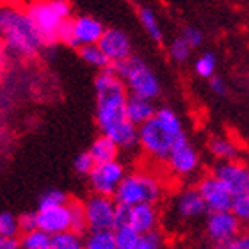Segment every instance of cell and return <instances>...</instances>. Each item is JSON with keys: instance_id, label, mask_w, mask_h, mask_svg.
<instances>
[{"instance_id": "cell-1", "label": "cell", "mask_w": 249, "mask_h": 249, "mask_svg": "<svg viewBox=\"0 0 249 249\" xmlns=\"http://www.w3.org/2000/svg\"><path fill=\"white\" fill-rule=\"evenodd\" d=\"M96 91V124L100 134L114 141L120 151H135L139 148L137 126L124 116V100L128 91L110 66L102 68L94 78Z\"/></svg>"}, {"instance_id": "cell-2", "label": "cell", "mask_w": 249, "mask_h": 249, "mask_svg": "<svg viewBox=\"0 0 249 249\" xmlns=\"http://www.w3.org/2000/svg\"><path fill=\"white\" fill-rule=\"evenodd\" d=\"M0 43L13 57L32 59L41 52L43 41L25 9L0 4Z\"/></svg>"}, {"instance_id": "cell-3", "label": "cell", "mask_w": 249, "mask_h": 249, "mask_svg": "<svg viewBox=\"0 0 249 249\" xmlns=\"http://www.w3.org/2000/svg\"><path fill=\"white\" fill-rule=\"evenodd\" d=\"M185 135L182 120L173 109H157L150 120L137 126L139 148L157 162L166 160L173 142Z\"/></svg>"}, {"instance_id": "cell-4", "label": "cell", "mask_w": 249, "mask_h": 249, "mask_svg": "<svg viewBox=\"0 0 249 249\" xmlns=\"http://www.w3.org/2000/svg\"><path fill=\"white\" fill-rule=\"evenodd\" d=\"M110 68L123 80L124 88L130 94H137L148 100H157L160 96V80L155 71L144 62V59L130 53L128 57L112 62Z\"/></svg>"}, {"instance_id": "cell-5", "label": "cell", "mask_w": 249, "mask_h": 249, "mask_svg": "<svg viewBox=\"0 0 249 249\" xmlns=\"http://www.w3.org/2000/svg\"><path fill=\"white\" fill-rule=\"evenodd\" d=\"M25 11L41 36L43 47L57 45V29L71 18V4L68 0H34Z\"/></svg>"}, {"instance_id": "cell-6", "label": "cell", "mask_w": 249, "mask_h": 249, "mask_svg": "<svg viewBox=\"0 0 249 249\" xmlns=\"http://www.w3.org/2000/svg\"><path fill=\"white\" fill-rule=\"evenodd\" d=\"M164 183L151 173L135 171L121 178L116 187L112 199L118 205H137V203H151L157 205L164 197Z\"/></svg>"}, {"instance_id": "cell-7", "label": "cell", "mask_w": 249, "mask_h": 249, "mask_svg": "<svg viewBox=\"0 0 249 249\" xmlns=\"http://www.w3.org/2000/svg\"><path fill=\"white\" fill-rule=\"evenodd\" d=\"M207 207L196 187H185L175 194L169 205V215L177 226H191L207 217Z\"/></svg>"}, {"instance_id": "cell-8", "label": "cell", "mask_w": 249, "mask_h": 249, "mask_svg": "<svg viewBox=\"0 0 249 249\" xmlns=\"http://www.w3.org/2000/svg\"><path fill=\"white\" fill-rule=\"evenodd\" d=\"M242 231V221L237 219L230 210L208 212L205 217V235L215 248H226L235 235Z\"/></svg>"}, {"instance_id": "cell-9", "label": "cell", "mask_w": 249, "mask_h": 249, "mask_svg": "<svg viewBox=\"0 0 249 249\" xmlns=\"http://www.w3.org/2000/svg\"><path fill=\"white\" fill-rule=\"evenodd\" d=\"M164 162H166L167 169L173 175L187 178L197 171V167H199V153L192 146V142L189 141V137L185 134L173 142L171 150H169Z\"/></svg>"}, {"instance_id": "cell-10", "label": "cell", "mask_w": 249, "mask_h": 249, "mask_svg": "<svg viewBox=\"0 0 249 249\" xmlns=\"http://www.w3.org/2000/svg\"><path fill=\"white\" fill-rule=\"evenodd\" d=\"M84 213L88 230H112L114 228V215H116V201L112 196L104 194H93L86 201H82Z\"/></svg>"}, {"instance_id": "cell-11", "label": "cell", "mask_w": 249, "mask_h": 249, "mask_svg": "<svg viewBox=\"0 0 249 249\" xmlns=\"http://www.w3.org/2000/svg\"><path fill=\"white\" fill-rule=\"evenodd\" d=\"M124 166L118 159L107 162H98L94 164L91 173L88 175L91 189L94 194H104V196H112L116 187L120 185L121 178L124 177Z\"/></svg>"}, {"instance_id": "cell-12", "label": "cell", "mask_w": 249, "mask_h": 249, "mask_svg": "<svg viewBox=\"0 0 249 249\" xmlns=\"http://www.w3.org/2000/svg\"><path fill=\"white\" fill-rule=\"evenodd\" d=\"M199 196L205 201L208 212H221V210H230L231 207V197L233 194L226 189L219 178H215L213 175H207L203 177L196 185Z\"/></svg>"}, {"instance_id": "cell-13", "label": "cell", "mask_w": 249, "mask_h": 249, "mask_svg": "<svg viewBox=\"0 0 249 249\" xmlns=\"http://www.w3.org/2000/svg\"><path fill=\"white\" fill-rule=\"evenodd\" d=\"M212 175L226 185L231 194L249 192V169L240 160H219Z\"/></svg>"}, {"instance_id": "cell-14", "label": "cell", "mask_w": 249, "mask_h": 249, "mask_svg": "<svg viewBox=\"0 0 249 249\" xmlns=\"http://www.w3.org/2000/svg\"><path fill=\"white\" fill-rule=\"evenodd\" d=\"M96 45L107 55L110 64L128 57L130 53H132L130 37L123 31H120V29H104V32H102V36H100Z\"/></svg>"}, {"instance_id": "cell-15", "label": "cell", "mask_w": 249, "mask_h": 249, "mask_svg": "<svg viewBox=\"0 0 249 249\" xmlns=\"http://www.w3.org/2000/svg\"><path fill=\"white\" fill-rule=\"evenodd\" d=\"M126 224L130 228H134L137 233H144L148 230L157 228L160 224V213L157 210V205H151V203L130 205Z\"/></svg>"}, {"instance_id": "cell-16", "label": "cell", "mask_w": 249, "mask_h": 249, "mask_svg": "<svg viewBox=\"0 0 249 249\" xmlns=\"http://www.w3.org/2000/svg\"><path fill=\"white\" fill-rule=\"evenodd\" d=\"M37 228L53 235L62 230H70V208L66 205H59L52 208H37L36 212Z\"/></svg>"}, {"instance_id": "cell-17", "label": "cell", "mask_w": 249, "mask_h": 249, "mask_svg": "<svg viewBox=\"0 0 249 249\" xmlns=\"http://www.w3.org/2000/svg\"><path fill=\"white\" fill-rule=\"evenodd\" d=\"M71 29L73 36L80 47V45L98 43L105 27L102 25V21H98L93 16H77V18H71Z\"/></svg>"}, {"instance_id": "cell-18", "label": "cell", "mask_w": 249, "mask_h": 249, "mask_svg": "<svg viewBox=\"0 0 249 249\" xmlns=\"http://www.w3.org/2000/svg\"><path fill=\"white\" fill-rule=\"evenodd\" d=\"M155 105L153 100L142 98L137 94H130L124 100V116L130 123H134L135 126L142 124L144 121H148L151 116L155 114Z\"/></svg>"}, {"instance_id": "cell-19", "label": "cell", "mask_w": 249, "mask_h": 249, "mask_svg": "<svg viewBox=\"0 0 249 249\" xmlns=\"http://www.w3.org/2000/svg\"><path fill=\"white\" fill-rule=\"evenodd\" d=\"M208 150L217 160H240L242 157V146L228 135H215L208 142Z\"/></svg>"}, {"instance_id": "cell-20", "label": "cell", "mask_w": 249, "mask_h": 249, "mask_svg": "<svg viewBox=\"0 0 249 249\" xmlns=\"http://www.w3.org/2000/svg\"><path fill=\"white\" fill-rule=\"evenodd\" d=\"M89 155L93 157L94 164L98 162H107V160H114L120 155V148L114 144V141L109 139L107 135L100 134L98 139L93 141V144L89 148Z\"/></svg>"}, {"instance_id": "cell-21", "label": "cell", "mask_w": 249, "mask_h": 249, "mask_svg": "<svg viewBox=\"0 0 249 249\" xmlns=\"http://www.w3.org/2000/svg\"><path fill=\"white\" fill-rule=\"evenodd\" d=\"M137 15H139L141 25L148 32V36L155 43H160L162 39H164V34H162L160 23H159V18H157L155 11L142 5V7H139V13H137Z\"/></svg>"}, {"instance_id": "cell-22", "label": "cell", "mask_w": 249, "mask_h": 249, "mask_svg": "<svg viewBox=\"0 0 249 249\" xmlns=\"http://www.w3.org/2000/svg\"><path fill=\"white\" fill-rule=\"evenodd\" d=\"M77 50H78L80 59H82L84 62H88L89 66L98 68V70L110 66V61L107 59V55L102 52V48H100L96 43H91V45H80Z\"/></svg>"}, {"instance_id": "cell-23", "label": "cell", "mask_w": 249, "mask_h": 249, "mask_svg": "<svg viewBox=\"0 0 249 249\" xmlns=\"http://www.w3.org/2000/svg\"><path fill=\"white\" fill-rule=\"evenodd\" d=\"M20 248L25 249H52V235L43 231L39 228H34L31 231H25L20 239Z\"/></svg>"}, {"instance_id": "cell-24", "label": "cell", "mask_w": 249, "mask_h": 249, "mask_svg": "<svg viewBox=\"0 0 249 249\" xmlns=\"http://www.w3.org/2000/svg\"><path fill=\"white\" fill-rule=\"evenodd\" d=\"M84 248L88 249H116L112 230H93L84 239Z\"/></svg>"}, {"instance_id": "cell-25", "label": "cell", "mask_w": 249, "mask_h": 249, "mask_svg": "<svg viewBox=\"0 0 249 249\" xmlns=\"http://www.w3.org/2000/svg\"><path fill=\"white\" fill-rule=\"evenodd\" d=\"M84 248L82 235L73 230H62L52 235V249H80Z\"/></svg>"}, {"instance_id": "cell-26", "label": "cell", "mask_w": 249, "mask_h": 249, "mask_svg": "<svg viewBox=\"0 0 249 249\" xmlns=\"http://www.w3.org/2000/svg\"><path fill=\"white\" fill-rule=\"evenodd\" d=\"M114 242L116 249H137V240H139V233L134 228H130L128 224L123 226H114Z\"/></svg>"}, {"instance_id": "cell-27", "label": "cell", "mask_w": 249, "mask_h": 249, "mask_svg": "<svg viewBox=\"0 0 249 249\" xmlns=\"http://www.w3.org/2000/svg\"><path fill=\"white\" fill-rule=\"evenodd\" d=\"M166 242H167L166 233L157 226V228L148 230L144 233H139L137 249H160L166 246Z\"/></svg>"}, {"instance_id": "cell-28", "label": "cell", "mask_w": 249, "mask_h": 249, "mask_svg": "<svg viewBox=\"0 0 249 249\" xmlns=\"http://www.w3.org/2000/svg\"><path fill=\"white\" fill-rule=\"evenodd\" d=\"M70 208V230L77 233H86L88 231V223H86V213H84L82 201H68Z\"/></svg>"}, {"instance_id": "cell-29", "label": "cell", "mask_w": 249, "mask_h": 249, "mask_svg": "<svg viewBox=\"0 0 249 249\" xmlns=\"http://www.w3.org/2000/svg\"><path fill=\"white\" fill-rule=\"evenodd\" d=\"M217 70V57L212 52H203L201 55H197L196 62H194V71L197 77L201 78H210Z\"/></svg>"}, {"instance_id": "cell-30", "label": "cell", "mask_w": 249, "mask_h": 249, "mask_svg": "<svg viewBox=\"0 0 249 249\" xmlns=\"http://www.w3.org/2000/svg\"><path fill=\"white\" fill-rule=\"evenodd\" d=\"M230 212L233 213L235 217L240 219L242 223H246L249 219V192H240V194H233L231 197V207Z\"/></svg>"}, {"instance_id": "cell-31", "label": "cell", "mask_w": 249, "mask_h": 249, "mask_svg": "<svg viewBox=\"0 0 249 249\" xmlns=\"http://www.w3.org/2000/svg\"><path fill=\"white\" fill-rule=\"evenodd\" d=\"M191 53H192V48L187 45L182 36L173 39V43L169 45V57L175 62H187L191 59Z\"/></svg>"}, {"instance_id": "cell-32", "label": "cell", "mask_w": 249, "mask_h": 249, "mask_svg": "<svg viewBox=\"0 0 249 249\" xmlns=\"http://www.w3.org/2000/svg\"><path fill=\"white\" fill-rule=\"evenodd\" d=\"M0 235H2V237H18V235H20L18 217H15V215L9 212L0 213Z\"/></svg>"}, {"instance_id": "cell-33", "label": "cell", "mask_w": 249, "mask_h": 249, "mask_svg": "<svg viewBox=\"0 0 249 249\" xmlns=\"http://www.w3.org/2000/svg\"><path fill=\"white\" fill-rule=\"evenodd\" d=\"M70 201L66 196V192L57 191V189H50L41 196L39 199V208H52V207H59V205H66Z\"/></svg>"}, {"instance_id": "cell-34", "label": "cell", "mask_w": 249, "mask_h": 249, "mask_svg": "<svg viewBox=\"0 0 249 249\" xmlns=\"http://www.w3.org/2000/svg\"><path fill=\"white\" fill-rule=\"evenodd\" d=\"M57 43H62V45H66L70 48H78V43L73 36V29H71V18H68L64 20L59 25L57 29Z\"/></svg>"}, {"instance_id": "cell-35", "label": "cell", "mask_w": 249, "mask_h": 249, "mask_svg": "<svg viewBox=\"0 0 249 249\" xmlns=\"http://www.w3.org/2000/svg\"><path fill=\"white\" fill-rule=\"evenodd\" d=\"M94 166V160L93 157L89 155V151H84V153H78L75 157V160H73V167H75V171L80 175V177H88L91 169Z\"/></svg>"}, {"instance_id": "cell-36", "label": "cell", "mask_w": 249, "mask_h": 249, "mask_svg": "<svg viewBox=\"0 0 249 249\" xmlns=\"http://www.w3.org/2000/svg\"><path fill=\"white\" fill-rule=\"evenodd\" d=\"M182 37L185 39V43L192 48V50L199 48L203 45V41H205L203 32L199 31V29H196V27H185L182 32Z\"/></svg>"}, {"instance_id": "cell-37", "label": "cell", "mask_w": 249, "mask_h": 249, "mask_svg": "<svg viewBox=\"0 0 249 249\" xmlns=\"http://www.w3.org/2000/svg\"><path fill=\"white\" fill-rule=\"evenodd\" d=\"M18 226H20V233H25V231H31V230L37 228L36 212L20 215V217H18Z\"/></svg>"}, {"instance_id": "cell-38", "label": "cell", "mask_w": 249, "mask_h": 249, "mask_svg": "<svg viewBox=\"0 0 249 249\" xmlns=\"http://www.w3.org/2000/svg\"><path fill=\"white\" fill-rule=\"evenodd\" d=\"M208 80H210V89H212V93L219 94V96H223V94L228 93V86H226V82H224L223 77H219V75L213 73Z\"/></svg>"}, {"instance_id": "cell-39", "label": "cell", "mask_w": 249, "mask_h": 249, "mask_svg": "<svg viewBox=\"0 0 249 249\" xmlns=\"http://www.w3.org/2000/svg\"><path fill=\"white\" fill-rule=\"evenodd\" d=\"M228 249H248L249 248V237L248 235H242L240 231L239 235H235L233 239L230 240L228 244H226Z\"/></svg>"}, {"instance_id": "cell-40", "label": "cell", "mask_w": 249, "mask_h": 249, "mask_svg": "<svg viewBox=\"0 0 249 249\" xmlns=\"http://www.w3.org/2000/svg\"><path fill=\"white\" fill-rule=\"evenodd\" d=\"M5 48H4V45L0 43V68H2V64H4V59H5Z\"/></svg>"}]
</instances>
